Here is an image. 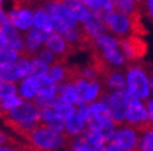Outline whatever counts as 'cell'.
Here are the masks:
<instances>
[{
    "label": "cell",
    "mask_w": 153,
    "mask_h": 151,
    "mask_svg": "<svg viewBox=\"0 0 153 151\" xmlns=\"http://www.w3.org/2000/svg\"><path fill=\"white\" fill-rule=\"evenodd\" d=\"M102 56L110 65L113 66H121L126 62V57L123 54L118 51V47H106L102 48Z\"/></svg>",
    "instance_id": "cell-23"
},
{
    "label": "cell",
    "mask_w": 153,
    "mask_h": 151,
    "mask_svg": "<svg viewBox=\"0 0 153 151\" xmlns=\"http://www.w3.org/2000/svg\"><path fill=\"white\" fill-rule=\"evenodd\" d=\"M49 72V65L42 61L39 56H33L31 58V74L37 76V74H45Z\"/></svg>",
    "instance_id": "cell-30"
},
{
    "label": "cell",
    "mask_w": 153,
    "mask_h": 151,
    "mask_svg": "<svg viewBox=\"0 0 153 151\" xmlns=\"http://www.w3.org/2000/svg\"><path fill=\"white\" fill-rule=\"evenodd\" d=\"M141 149L142 151H153V130L143 135V139L141 140Z\"/></svg>",
    "instance_id": "cell-34"
},
{
    "label": "cell",
    "mask_w": 153,
    "mask_h": 151,
    "mask_svg": "<svg viewBox=\"0 0 153 151\" xmlns=\"http://www.w3.org/2000/svg\"><path fill=\"white\" fill-rule=\"evenodd\" d=\"M0 29H1V32L4 35V39L6 41L7 47L18 51L19 54H22V52L27 51L24 41L21 39V36L16 31V27L13 25V22L9 19V16H6L3 22H0Z\"/></svg>",
    "instance_id": "cell-8"
},
{
    "label": "cell",
    "mask_w": 153,
    "mask_h": 151,
    "mask_svg": "<svg viewBox=\"0 0 153 151\" xmlns=\"http://www.w3.org/2000/svg\"><path fill=\"white\" fill-rule=\"evenodd\" d=\"M122 151H141V140L137 135V130L132 126H125L122 129L114 131L113 139Z\"/></svg>",
    "instance_id": "cell-7"
},
{
    "label": "cell",
    "mask_w": 153,
    "mask_h": 151,
    "mask_svg": "<svg viewBox=\"0 0 153 151\" xmlns=\"http://www.w3.org/2000/svg\"><path fill=\"white\" fill-rule=\"evenodd\" d=\"M48 74L51 77V79L55 83H66V76H67V68L66 63H55L51 65L49 68Z\"/></svg>",
    "instance_id": "cell-25"
},
{
    "label": "cell",
    "mask_w": 153,
    "mask_h": 151,
    "mask_svg": "<svg viewBox=\"0 0 153 151\" xmlns=\"http://www.w3.org/2000/svg\"><path fill=\"white\" fill-rule=\"evenodd\" d=\"M101 97V84L98 81H88L86 93H85V103H91Z\"/></svg>",
    "instance_id": "cell-28"
},
{
    "label": "cell",
    "mask_w": 153,
    "mask_h": 151,
    "mask_svg": "<svg viewBox=\"0 0 153 151\" xmlns=\"http://www.w3.org/2000/svg\"><path fill=\"white\" fill-rule=\"evenodd\" d=\"M41 107L36 102H22L18 108H15L7 118L20 124L37 123L41 120ZM6 118V117H5Z\"/></svg>",
    "instance_id": "cell-4"
},
{
    "label": "cell",
    "mask_w": 153,
    "mask_h": 151,
    "mask_svg": "<svg viewBox=\"0 0 153 151\" xmlns=\"http://www.w3.org/2000/svg\"><path fill=\"white\" fill-rule=\"evenodd\" d=\"M5 47H7V45H6V41L4 39V35L1 32V29H0V50H3Z\"/></svg>",
    "instance_id": "cell-39"
},
{
    "label": "cell",
    "mask_w": 153,
    "mask_h": 151,
    "mask_svg": "<svg viewBox=\"0 0 153 151\" xmlns=\"http://www.w3.org/2000/svg\"><path fill=\"white\" fill-rule=\"evenodd\" d=\"M19 79L16 68H15L14 63H6V62H0V81H6V82H16Z\"/></svg>",
    "instance_id": "cell-27"
},
{
    "label": "cell",
    "mask_w": 153,
    "mask_h": 151,
    "mask_svg": "<svg viewBox=\"0 0 153 151\" xmlns=\"http://www.w3.org/2000/svg\"><path fill=\"white\" fill-rule=\"evenodd\" d=\"M146 107H147V110H148V114H149V120L152 122L153 124V98L152 99H149L146 104Z\"/></svg>",
    "instance_id": "cell-38"
},
{
    "label": "cell",
    "mask_w": 153,
    "mask_h": 151,
    "mask_svg": "<svg viewBox=\"0 0 153 151\" xmlns=\"http://www.w3.org/2000/svg\"><path fill=\"white\" fill-rule=\"evenodd\" d=\"M60 3L66 7L67 11L71 14V16L75 18L77 21L83 22L92 15L88 7L86 5H83L82 3H80L79 0H60Z\"/></svg>",
    "instance_id": "cell-13"
},
{
    "label": "cell",
    "mask_w": 153,
    "mask_h": 151,
    "mask_svg": "<svg viewBox=\"0 0 153 151\" xmlns=\"http://www.w3.org/2000/svg\"><path fill=\"white\" fill-rule=\"evenodd\" d=\"M149 84H151V89L153 90V72H152V70L149 72Z\"/></svg>",
    "instance_id": "cell-41"
},
{
    "label": "cell",
    "mask_w": 153,
    "mask_h": 151,
    "mask_svg": "<svg viewBox=\"0 0 153 151\" xmlns=\"http://www.w3.org/2000/svg\"><path fill=\"white\" fill-rule=\"evenodd\" d=\"M70 136L71 135H68L66 131H64V133L55 131L41 122L29 134L26 140L31 145L39 147V149L56 151L57 149L62 147L70 142Z\"/></svg>",
    "instance_id": "cell-1"
},
{
    "label": "cell",
    "mask_w": 153,
    "mask_h": 151,
    "mask_svg": "<svg viewBox=\"0 0 153 151\" xmlns=\"http://www.w3.org/2000/svg\"><path fill=\"white\" fill-rule=\"evenodd\" d=\"M34 54H30L29 51H25L20 54V57L18 58V61L15 62V68H16V73L19 79L26 78L31 74V58Z\"/></svg>",
    "instance_id": "cell-18"
},
{
    "label": "cell",
    "mask_w": 153,
    "mask_h": 151,
    "mask_svg": "<svg viewBox=\"0 0 153 151\" xmlns=\"http://www.w3.org/2000/svg\"><path fill=\"white\" fill-rule=\"evenodd\" d=\"M61 98V100L68 103V104H77L79 103V95H77V89L76 86L72 83H66L65 87L61 90V93L59 95Z\"/></svg>",
    "instance_id": "cell-26"
},
{
    "label": "cell",
    "mask_w": 153,
    "mask_h": 151,
    "mask_svg": "<svg viewBox=\"0 0 153 151\" xmlns=\"http://www.w3.org/2000/svg\"><path fill=\"white\" fill-rule=\"evenodd\" d=\"M42 43H45V34L39 29L33 27L29 30L25 36V46L30 54H35V51L39 48Z\"/></svg>",
    "instance_id": "cell-17"
},
{
    "label": "cell",
    "mask_w": 153,
    "mask_h": 151,
    "mask_svg": "<svg viewBox=\"0 0 153 151\" xmlns=\"http://www.w3.org/2000/svg\"><path fill=\"white\" fill-rule=\"evenodd\" d=\"M22 102H24L22 98L19 97L18 94L6 97L4 99H1L0 100V118L4 119L5 117H7L15 108H18Z\"/></svg>",
    "instance_id": "cell-21"
},
{
    "label": "cell",
    "mask_w": 153,
    "mask_h": 151,
    "mask_svg": "<svg viewBox=\"0 0 153 151\" xmlns=\"http://www.w3.org/2000/svg\"><path fill=\"white\" fill-rule=\"evenodd\" d=\"M45 9L48 10V12L50 14L51 18L61 19L62 21H65L71 29L77 27L79 21L71 16V14L67 11V9L60 1H49L46 5H45Z\"/></svg>",
    "instance_id": "cell-12"
},
{
    "label": "cell",
    "mask_w": 153,
    "mask_h": 151,
    "mask_svg": "<svg viewBox=\"0 0 153 151\" xmlns=\"http://www.w3.org/2000/svg\"><path fill=\"white\" fill-rule=\"evenodd\" d=\"M34 26L42 31L45 35L50 34L53 31V25H52V19L46 9L42 7H37L34 12Z\"/></svg>",
    "instance_id": "cell-16"
},
{
    "label": "cell",
    "mask_w": 153,
    "mask_h": 151,
    "mask_svg": "<svg viewBox=\"0 0 153 151\" xmlns=\"http://www.w3.org/2000/svg\"><path fill=\"white\" fill-rule=\"evenodd\" d=\"M103 100L110 107L116 125H120L123 123L126 119L127 109H128V100L126 98L125 90L123 89L116 90V92H113L108 97H106Z\"/></svg>",
    "instance_id": "cell-6"
},
{
    "label": "cell",
    "mask_w": 153,
    "mask_h": 151,
    "mask_svg": "<svg viewBox=\"0 0 153 151\" xmlns=\"http://www.w3.org/2000/svg\"><path fill=\"white\" fill-rule=\"evenodd\" d=\"M53 110H55V113L56 114L61 118V119H64V120H66L67 118H70L74 113L76 111V109H75V107L72 104H68V103H65V102H62L61 100L55 108H53Z\"/></svg>",
    "instance_id": "cell-29"
},
{
    "label": "cell",
    "mask_w": 153,
    "mask_h": 151,
    "mask_svg": "<svg viewBox=\"0 0 153 151\" xmlns=\"http://www.w3.org/2000/svg\"><path fill=\"white\" fill-rule=\"evenodd\" d=\"M1 1H3V0H0V3H1Z\"/></svg>",
    "instance_id": "cell-43"
},
{
    "label": "cell",
    "mask_w": 153,
    "mask_h": 151,
    "mask_svg": "<svg viewBox=\"0 0 153 151\" xmlns=\"http://www.w3.org/2000/svg\"><path fill=\"white\" fill-rule=\"evenodd\" d=\"M149 120V114L147 107H144V104L137 98V99L132 100L128 104L127 114L125 122L127 123L128 126H134L142 123H146Z\"/></svg>",
    "instance_id": "cell-10"
},
{
    "label": "cell",
    "mask_w": 153,
    "mask_h": 151,
    "mask_svg": "<svg viewBox=\"0 0 153 151\" xmlns=\"http://www.w3.org/2000/svg\"><path fill=\"white\" fill-rule=\"evenodd\" d=\"M85 124H86L85 120L79 115L77 111H75L70 118L65 120V131L68 135H71V136H75V135H79L80 133L83 131Z\"/></svg>",
    "instance_id": "cell-19"
},
{
    "label": "cell",
    "mask_w": 153,
    "mask_h": 151,
    "mask_svg": "<svg viewBox=\"0 0 153 151\" xmlns=\"http://www.w3.org/2000/svg\"><path fill=\"white\" fill-rule=\"evenodd\" d=\"M36 83H37V94H41L44 97H55L57 95V84L51 79V77L45 74H37Z\"/></svg>",
    "instance_id": "cell-15"
},
{
    "label": "cell",
    "mask_w": 153,
    "mask_h": 151,
    "mask_svg": "<svg viewBox=\"0 0 153 151\" xmlns=\"http://www.w3.org/2000/svg\"><path fill=\"white\" fill-rule=\"evenodd\" d=\"M20 94L25 99H34L35 95L37 94V83H36V77L33 74H30L24 81L21 82L20 86Z\"/></svg>",
    "instance_id": "cell-22"
},
{
    "label": "cell",
    "mask_w": 153,
    "mask_h": 151,
    "mask_svg": "<svg viewBox=\"0 0 153 151\" xmlns=\"http://www.w3.org/2000/svg\"><path fill=\"white\" fill-rule=\"evenodd\" d=\"M22 1H27V0H22Z\"/></svg>",
    "instance_id": "cell-42"
},
{
    "label": "cell",
    "mask_w": 153,
    "mask_h": 151,
    "mask_svg": "<svg viewBox=\"0 0 153 151\" xmlns=\"http://www.w3.org/2000/svg\"><path fill=\"white\" fill-rule=\"evenodd\" d=\"M45 45H46V47L52 50L55 54L67 56V57L77 50L75 45L67 42L62 35H60L55 31L45 35Z\"/></svg>",
    "instance_id": "cell-9"
},
{
    "label": "cell",
    "mask_w": 153,
    "mask_h": 151,
    "mask_svg": "<svg viewBox=\"0 0 153 151\" xmlns=\"http://www.w3.org/2000/svg\"><path fill=\"white\" fill-rule=\"evenodd\" d=\"M41 122L55 131H59V133L65 131V120L61 119L56 114L53 108H42L41 109Z\"/></svg>",
    "instance_id": "cell-14"
},
{
    "label": "cell",
    "mask_w": 153,
    "mask_h": 151,
    "mask_svg": "<svg viewBox=\"0 0 153 151\" xmlns=\"http://www.w3.org/2000/svg\"><path fill=\"white\" fill-rule=\"evenodd\" d=\"M105 25L106 29L110 30L112 34L118 37H127L133 35L132 32V21L128 16L121 14L120 11H112L106 14L105 16Z\"/></svg>",
    "instance_id": "cell-5"
},
{
    "label": "cell",
    "mask_w": 153,
    "mask_h": 151,
    "mask_svg": "<svg viewBox=\"0 0 153 151\" xmlns=\"http://www.w3.org/2000/svg\"><path fill=\"white\" fill-rule=\"evenodd\" d=\"M144 6H146V10L148 11L149 18L153 21V0H146L144 1Z\"/></svg>",
    "instance_id": "cell-36"
},
{
    "label": "cell",
    "mask_w": 153,
    "mask_h": 151,
    "mask_svg": "<svg viewBox=\"0 0 153 151\" xmlns=\"http://www.w3.org/2000/svg\"><path fill=\"white\" fill-rule=\"evenodd\" d=\"M7 16L11 20L13 25L19 30H22V31L30 30L34 25V14L26 7L16 6L10 11Z\"/></svg>",
    "instance_id": "cell-11"
},
{
    "label": "cell",
    "mask_w": 153,
    "mask_h": 151,
    "mask_svg": "<svg viewBox=\"0 0 153 151\" xmlns=\"http://www.w3.org/2000/svg\"><path fill=\"white\" fill-rule=\"evenodd\" d=\"M127 89L138 99H144L151 93L149 77L147 70L143 68L142 63L134 61V63L127 66Z\"/></svg>",
    "instance_id": "cell-2"
},
{
    "label": "cell",
    "mask_w": 153,
    "mask_h": 151,
    "mask_svg": "<svg viewBox=\"0 0 153 151\" xmlns=\"http://www.w3.org/2000/svg\"><path fill=\"white\" fill-rule=\"evenodd\" d=\"M16 93H18V89H16V86H15L14 82L0 81V100L6 97L15 95Z\"/></svg>",
    "instance_id": "cell-32"
},
{
    "label": "cell",
    "mask_w": 153,
    "mask_h": 151,
    "mask_svg": "<svg viewBox=\"0 0 153 151\" xmlns=\"http://www.w3.org/2000/svg\"><path fill=\"white\" fill-rule=\"evenodd\" d=\"M79 1L82 3L83 5H86L92 12L102 11V10L100 9V6H98V1H97V0H79Z\"/></svg>",
    "instance_id": "cell-35"
},
{
    "label": "cell",
    "mask_w": 153,
    "mask_h": 151,
    "mask_svg": "<svg viewBox=\"0 0 153 151\" xmlns=\"http://www.w3.org/2000/svg\"><path fill=\"white\" fill-rule=\"evenodd\" d=\"M83 138L87 140L88 144L95 147V146H105L106 144V136L100 131V130H96L92 129V128H86V130H83Z\"/></svg>",
    "instance_id": "cell-24"
},
{
    "label": "cell",
    "mask_w": 153,
    "mask_h": 151,
    "mask_svg": "<svg viewBox=\"0 0 153 151\" xmlns=\"http://www.w3.org/2000/svg\"><path fill=\"white\" fill-rule=\"evenodd\" d=\"M118 45L122 50V54L125 55L126 59L128 61H140L147 52V43L142 40L141 36L129 35L127 37H120Z\"/></svg>",
    "instance_id": "cell-3"
},
{
    "label": "cell",
    "mask_w": 153,
    "mask_h": 151,
    "mask_svg": "<svg viewBox=\"0 0 153 151\" xmlns=\"http://www.w3.org/2000/svg\"><path fill=\"white\" fill-rule=\"evenodd\" d=\"M105 151H122V150L114 141H110V144L105 146Z\"/></svg>",
    "instance_id": "cell-37"
},
{
    "label": "cell",
    "mask_w": 153,
    "mask_h": 151,
    "mask_svg": "<svg viewBox=\"0 0 153 151\" xmlns=\"http://www.w3.org/2000/svg\"><path fill=\"white\" fill-rule=\"evenodd\" d=\"M71 150L70 151H94L92 146H91L85 138H77L74 141H70Z\"/></svg>",
    "instance_id": "cell-33"
},
{
    "label": "cell",
    "mask_w": 153,
    "mask_h": 151,
    "mask_svg": "<svg viewBox=\"0 0 153 151\" xmlns=\"http://www.w3.org/2000/svg\"><path fill=\"white\" fill-rule=\"evenodd\" d=\"M5 18H6V15L4 14V11H3L1 7H0V22H3V21L5 20Z\"/></svg>",
    "instance_id": "cell-40"
},
{
    "label": "cell",
    "mask_w": 153,
    "mask_h": 151,
    "mask_svg": "<svg viewBox=\"0 0 153 151\" xmlns=\"http://www.w3.org/2000/svg\"><path fill=\"white\" fill-rule=\"evenodd\" d=\"M103 82L107 84L108 88L112 89H125V86L127 84L126 79H125V76L122 74L121 72H118L117 70H110L105 76H103Z\"/></svg>",
    "instance_id": "cell-20"
},
{
    "label": "cell",
    "mask_w": 153,
    "mask_h": 151,
    "mask_svg": "<svg viewBox=\"0 0 153 151\" xmlns=\"http://www.w3.org/2000/svg\"><path fill=\"white\" fill-rule=\"evenodd\" d=\"M20 57V54L10 47H5L0 50V62H6V63H15Z\"/></svg>",
    "instance_id": "cell-31"
}]
</instances>
